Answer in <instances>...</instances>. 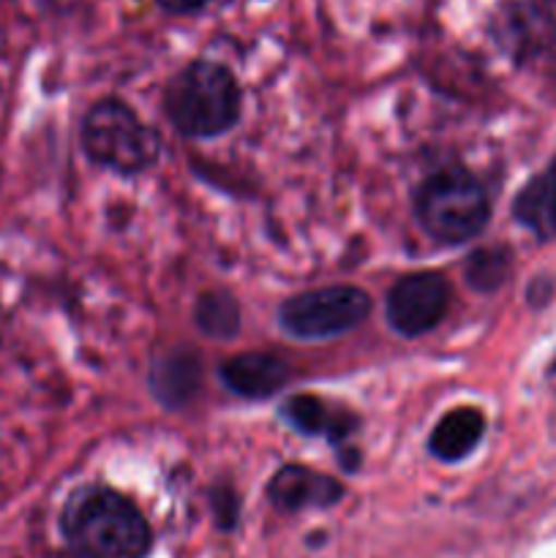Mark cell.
I'll list each match as a JSON object with an SVG mask.
<instances>
[{
  "label": "cell",
  "instance_id": "4",
  "mask_svg": "<svg viewBox=\"0 0 556 558\" xmlns=\"http://www.w3.org/2000/svg\"><path fill=\"white\" fill-rule=\"evenodd\" d=\"M82 150L118 174L147 172L161 156V136L120 98H98L82 118Z\"/></svg>",
  "mask_w": 556,
  "mask_h": 558
},
{
  "label": "cell",
  "instance_id": "15",
  "mask_svg": "<svg viewBox=\"0 0 556 558\" xmlns=\"http://www.w3.org/2000/svg\"><path fill=\"white\" fill-rule=\"evenodd\" d=\"M510 248H505V245H485V248H478L474 254H469L467 265H463V278H467V283L474 292L488 294L505 287V281L510 278Z\"/></svg>",
  "mask_w": 556,
  "mask_h": 558
},
{
  "label": "cell",
  "instance_id": "8",
  "mask_svg": "<svg viewBox=\"0 0 556 558\" xmlns=\"http://www.w3.org/2000/svg\"><path fill=\"white\" fill-rule=\"evenodd\" d=\"M281 420L292 430L303 436H322L330 441L333 450L338 452V461L347 472H354L360 466V456L349 439L358 430L360 420L349 409L333 407L330 401L319 396H292L281 403Z\"/></svg>",
  "mask_w": 556,
  "mask_h": 558
},
{
  "label": "cell",
  "instance_id": "2",
  "mask_svg": "<svg viewBox=\"0 0 556 558\" xmlns=\"http://www.w3.org/2000/svg\"><path fill=\"white\" fill-rule=\"evenodd\" d=\"M164 112L183 136L210 140L238 125L243 112V90L227 65L196 58L167 82Z\"/></svg>",
  "mask_w": 556,
  "mask_h": 558
},
{
  "label": "cell",
  "instance_id": "17",
  "mask_svg": "<svg viewBox=\"0 0 556 558\" xmlns=\"http://www.w3.org/2000/svg\"><path fill=\"white\" fill-rule=\"evenodd\" d=\"M153 3L172 16H194L205 11L213 0H153Z\"/></svg>",
  "mask_w": 556,
  "mask_h": 558
},
{
  "label": "cell",
  "instance_id": "10",
  "mask_svg": "<svg viewBox=\"0 0 556 558\" xmlns=\"http://www.w3.org/2000/svg\"><path fill=\"white\" fill-rule=\"evenodd\" d=\"M223 387L245 401H267L289 381V365L267 352H243L227 357L218 368Z\"/></svg>",
  "mask_w": 556,
  "mask_h": 558
},
{
  "label": "cell",
  "instance_id": "3",
  "mask_svg": "<svg viewBox=\"0 0 556 558\" xmlns=\"http://www.w3.org/2000/svg\"><path fill=\"white\" fill-rule=\"evenodd\" d=\"M414 216L436 243H469L483 234L491 221L488 191L463 167L439 169L414 191Z\"/></svg>",
  "mask_w": 556,
  "mask_h": 558
},
{
  "label": "cell",
  "instance_id": "5",
  "mask_svg": "<svg viewBox=\"0 0 556 558\" xmlns=\"http://www.w3.org/2000/svg\"><path fill=\"white\" fill-rule=\"evenodd\" d=\"M371 314L368 292L358 287H322L292 294L278 308V325L300 341H327L352 332Z\"/></svg>",
  "mask_w": 556,
  "mask_h": 558
},
{
  "label": "cell",
  "instance_id": "16",
  "mask_svg": "<svg viewBox=\"0 0 556 558\" xmlns=\"http://www.w3.org/2000/svg\"><path fill=\"white\" fill-rule=\"evenodd\" d=\"M213 510H216L218 529L229 532V529L238 526V496L232 490H218L216 499H213Z\"/></svg>",
  "mask_w": 556,
  "mask_h": 558
},
{
  "label": "cell",
  "instance_id": "13",
  "mask_svg": "<svg viewBox=\"0 0 556 558\" xmlns=\"http://www.w3.org/2000/svg\"><path fill=\"white\" fill-rule=\"evenodd\" d=\"M485 414L478 407L450 409L439 423L434 425L428 439V452L436 461L456 463L463 461L474 447L483 441Z\"/></svg>",
  "mask_w": 556,
  "mask_h": 558
},
{
  "label": "cell",
  "instance_id": "1",
  "mask_svg": "<svg viewBox=\"0 0 556 558\" xmlns=\"http://www.w3.org/2000/svg\"><path fill=\"white\" fill-rule=\"evenodd\" d=\"M60 534L74 558H145L153 548L140 507L107 485H82L65 499Z\"/></svg>",
  "mask_w": 556,
  "mask_h": 558
},
{
  "label": "cell",
  "instance_id": "12",
  "mask_svg": "<svg viewBox=\"0 0 556 558\" xmlns=\"http://www.w3.org/2000/svg\"><path fill=\"white\" fill-rule=\"evenodd\" d=\"M512 218L540 243L556 240V156L548 167L521 185L510 205Z\"/></svg>",
  "mask_w": 556,
  "mask_h": 558
},
{
  "label": "cell",
  "instance_id": "18",
  "mask_svg": "<svg viewBox=\"0 0 556 558\" xmlns=\"http://www.w3.org/2000/svg\"><path fill=\"white\" fill-rule=\"evenodd\" d=\"M548 374H554V376H556V357L551 360V365H548Z\"/></svg>",
  "mask_w": 556,
  "mask_h": 558
},
{
  "label": "cell",
  "instance_id": "11",
  "mask_svg": "<svg viewBox=\"0 0 556 558\" xmlns=\"http://www.w3.org/2000/svg\"><path fill=\"white\" fill-rule=\"evenodd\" d=\"M202 387V360L191 349H169L150 368V390L164 409H183Z\"/></svg>",
  "mask_w": 556,
  "mask_h": 558
},
{
  "label": "cell",
  "instance_id": "6",
  "mask_svg": "<svg viewBox=\"0 0 556 558\" xmlns=\"http://www.w3.org/2000/svg\"><path fill=\"white\" fill-rule=\"evenodd\" d=\"M450 308V283L436 270L401 276L385 300L387 325L403 338H420L434 330Z\"/></svg>",
  "mask_w": 556,
  "mask_h": 558
},
{
  "label": "cell",
  "instance_id": "14",
  "mask_svg": "<svg viewBox=\"0 0 556 558\" xmlns=\"http://www.w3.org/2000/svg\"><path fill=\"white\" fill-rule=\"evenodd\" d=\"M194 325L202 336L213 341H232L240 332V305L238 300L221 289H210L196 298Z\"/></svg>",
  "mask_w": 556,
  "mask_h": 558
},
{
  "label": "cell",
  "instance_id": "7",
  "mask_svg": "<svg viewBox=\"0 0 556 558\" xmlns=\"http://www.w3.org/2000/svg\"><path fill=\"white\" fill-rule=\"evenodd\" d=\"M494 36L512 60H529L556 44V0H501Z\"/></svg>",
  "mask_w": 556,
  "mask_h": 558
},
{
  "label": "cell",
  "instance_id": "9",
  "mask_svg": "<svg viewBox=\"0 0 556 558\" xmlns=\"http://www.w3.org/2000/svg\"><path fill=\"white\" fill-rule=\"evenodd\" d=\"M267 499L281 512L327 510L343 499V485L309 466L287 463L267 483Z\"/></svg>",
  "mask_w": 556,
  "mask_h": 558
}]
</instances>
